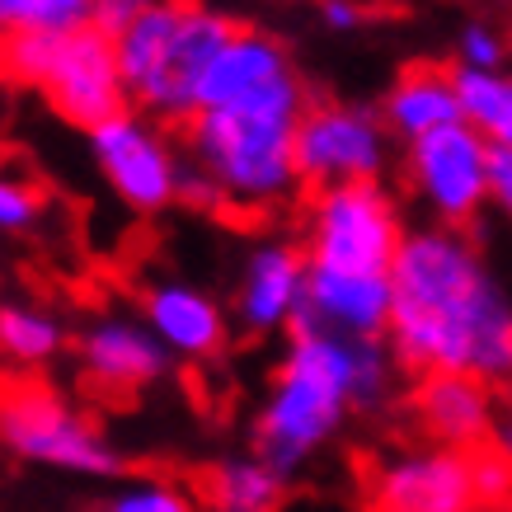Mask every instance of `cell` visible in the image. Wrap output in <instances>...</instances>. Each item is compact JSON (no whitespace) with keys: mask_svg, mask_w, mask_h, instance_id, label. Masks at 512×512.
<instances>
[{"mask_svg":"<svg viewBox=\"0 0 512 512\" xmlns=\"http://www.w3.org/2000/svg\"><path fill=\"white\" fill-rule=\"evenodd\" d=\"M386 348L414 376L512 386V292L470 231L414 226L390 264Z\"/></svg>","mask_w":512,"mask_h":512,"instance_id":"1","label":"cell"},{"mask_svg":"<svg viewBox=\"0 0 512 512\" xmlns=\"http://www.w3.org/2000/svg\"><path fill=\"white\" fill-rule=\"evenodd\" d=\"M386 339H339L325 329H292L264 404L254 414V456L278 475H301L362 409H381L395 390Z\"/></svg>","mask_w":512,"mask_h":512,"instance_id":"2","label":"cell"},{"mask_svg":"<svg viewBox=\"0 0 512 512\" xmlns=\"http://www.w3.org/2000/svg\"><path fill=\"white\" fill-rule=\"evenodd\" d=\"M311 104L306 80L296 76L278 90L231 104V109L193 113L184 123L188 165L217 188L221 207L268 212L292 198L296 179V127Z\"/></svg>","mask_w":512,"mask_h":512,"instance_id":"3","label":"cell"},{"mask_svg":"<svg viewBox=\"0 0 512 512\" xmlns=\"http://www.w3.org/2000/svg\"><path fill=\"white\" fill-rule=\"evenodd\" d=\"M235 29L240 24L231 15L202 0H156L137 24L113 38L127 104L151 113L156 123H188L198 113L202 76Z\"/></svg>","mask_w":512,"mask_h":512,"instance_id":"4","label":"cell"},{"mask_svg":"<svg viewBox=\"0 0 512 512\" xmlns=\"http://www.w3.org/2000/svg\"><path fill=\"white\" fill-rule=\"evenodd\" d=\"M0 76L43 90L76 127H99L127 109V85L109 33L76 29L57 38H0Z\"/></svg>","mask_w":512,"mask_h":512,"instance_id":"5","label":"cell"},{"mask_svg":"<svg viewBox=\"0 0 512 512\" xmlns=\"http://www.w3.org/2000/svg\"><path fill=\"white\" fill-rule=\"evenodd\" d=\"M0 447L24 466L62 470L80 480H118L123 451L99 423L43 381L0 386Z\"/></svg>","mask_w":512,"mask_h":512,"instance_id":"6","label":"cell"},{"mask_svg":"<svg viewBox=\"0 0 512 512\" xmlns=\"http://www.w3.org/2000/svg\"><path fill=\"white\" fill-rule=\"evenodd\" d=\"M404 212L386 184H348L311 193L306 207V259L311 268L334 273H381L390 278V264L400 254Z\"/></svg>","mask_w":512,"mask_h":512,"instance_id":"7","label":"cell"},{"mask_svg":"<svg viewBox=\"0 0 512 512\" xmlns=\"http://www.w3.org/2000/svg\"><path fill=\"white\" fill-rule=\"evenodd\" d=\"M90 160L113 198L141 217L174 207L188 174V156L174 146L165 123L141 109H123L109 123L90 127Z\"/></svg>","mask_w":512,"mask_h":512,"instance_id":"8","label":"cell"},{"mask_svg":"<svg viewBox=\"0 0 512 512\" xmlns=\"http://www.w3.org/2000/svg\"><path fill=\"white\" fill-rule=\"evenodd\" d=\"M390 165V132L381 113L353 99H311L296 127V179L311 193L348 184H381Z\"/></svg>","mask_w":512,"mask_h":512,"instance_id":"9","label":"cell"},{"mask_svg":"<svg viewBox=\"0 0 512 512\" xmlns=\"http://www.w3.org/2000/svg\"><path fill=\"white\" fill-rule=\"evenodd\" d=\"M489 141L456 123L404 146V188L428 212V226L470 231L489 207Z\"/></svg>","mask_w":512,"mask_h":512,"instance_id":"10","label":"cell"},{"mask_svg":"<svg viewBox=\"0 0 512 512\" xmlns=\"http://www.w3.org/2000/svg\"><path fill=\"white\" fill-rule=\"evenodd\" d=\"M372 512H480L475 451L404 447L376 461L367 480Z\"/></svg>","mask_w":512,"mask_h":512,"instance_id":"11","label":"cell"},{"mask_svg":"<svg viewBox=\"0 0 512 512\" xmlns=\"http://www.w3.org/2000/svg\"><path fill=\"white\" fill-rule=\"evenodd\" d=\"M311 259L292 240H259L240 264L231 315L245 334H292L306 311Z\"/></svg>","mask_w":512,"mask_h":512,"instance_id":"12","label":"cell"},{"mask_svg":"<svg viewBox=\"0 0 512 512\" xmlns=\"http://www.w3.org/2000/svg\"><path fill=\"white\" fill-rule=\"evenodd\" d=\"M76 362L85 381L104 395H132V390L156 386L170 372L174 357L160 348V339L141 325V315H94L76 334Z\"/></svg>","mask_w":512,"mask_h":512,"instance_id":"13","label":"cell"},{"mask_svg":"<svg viewBox=\"0 0 512 512\" xmlns=\"http://www.w3.org/2000/svg\"><path fill=\"white\" fill-rule=\"evenodd\" d=\"M141 325L179 362H212L231 343V315L188 278H151L141 287Z\"/></svg>","mask_w":512,"mask_h":512,"instance_id":"14","label":"cell"},{"mask_svg":"<svg viewBox=\"0 0 512 512\" xmlns=\"http://www.w3.org/2000/svg\"><path fill=\"white\" fill-rule=\"evenodd\" d=\"M296 329H325V334H339V339H386L390 278H381V273L311 268L306 311H301Z\"/></svg>","mask_w":512,"mask_h":512,"instance_id":"15","label":"cell"},{"mask_svg":"<svg viewBox=\"0 0 512 512\" xmlns=\"http://www.w3.org/2000/svg\"><path fill=\"white\" fill-rule=\"evenodd\" d=\"M292 52L282 38L264 29H235L231 43L217 52V62L207 66L198 90V113L207 109H231V104H245V99H259V94L278 90L287 80H296Z\"/></svg>","mask_w":512,"mask_h":512,"instance_id":"16","label":"cell"},{"mask_svg":"<svg viewBox=\"0 0 512 512\" xmlns=\"http://www.w3.org/2000/svg\"><path fill=\"white\" fill-rule=\"evenodd\" d=\"M494 400L498 390H489L475 376H419V386L409 395L414 423L433 447L451 451H480L489 442V423H494Z\"/></svg>","mask_w":512,"mask_h":512,"instance_id":"17","label":"cell"},{"mask_svg":"<svg viewBox=\"0 0 512 512\" xmlns=\"http://www.w3.org/2000/svg\"><path fill=\"white\" fill-rule=\"evenodd\" d=\"M381 123L390 137H400L404 146L419 137H433L442 127L466 123L461 118V94H456V76L451 66L414 62L390 80V90L381 94Z\"/></svg>","mask_w":512,"mask_h":512,"instance_id":"18","label":"cell"},{"mask_svg":"<svg viewBox=\"0 0 512 512\" xmlns=\"http://www.w3.org/2000/svg\"><path fill=\"white\" fill-rule=\"evenodd\" d=\"M287 498V475L268 466L264 456H226L202 484V512H278Z\"/></svg>","mask_w":512,"mask_h":512,"instance_id":"19","label":"cell"},{"mask_svg":"<svg viewBox=\"0 0 512 512\" xmlns=\"http://www.w3.org/2000/svg\"><path fill=\"white\" fill-rule=\"evenodd\" d=\"M66 353V320L38 301H0V362L19 372L52 367Z\"/></svg>","mask_w":512,"mask_h":512,"instance_id":"20","label":"cell"},{"mask_svg":"<svg viewBox=\"0 0 512 512\" xmlns=\"http://www.w3.org/2000/svg\"><path fill=\"white\" fill-rule=\"evenodd\" d=\"M456 76V94H461V118L475 127L494 151H512V71H461Z\"/></svg>","mask_w":512,"mask_h":512,"instance_id":"21","label":"cell"},{"mask_svg":"<svg viewBox=\"0 0 512 512\" xmlns=\"http://www.w3.org/2000/svg\"><path fill=\"white\" fill-rule=\"evenodd\" d=\"M94 24V0H0V38H57Z\"/></svg>","mask_w":512,"mask_h":512,"instance_id":"22","label":"cell"},{"mask_svg":"<svg viewBox=\"0 0 512 512\" xmlns=\"http://www.w3.org/2000/svg\"><path fill=\"white\" fill-rule=\"evenodd\" d=\"M94 512H202V498L170 475H132L109 484Z\"/></svg>","mask_w":512,"mask_h":512,"instance_id":"23","label":"cell"},{"mask_svg":"<svg viewBox=\"0 0 512 512\" xmlns=\"http://www.w3.org/2000/svg\"><path fill=\"white\" fill-rule=\"evenodd\" d=\"M43 188L24 174L0 170V235H29L43 221Z\"/></svg>","mask_w":512,"mask_h":512,"instance_id":"24","label":"cell"},{"mask_svg":"<svg viewBox=\"0 0 512 512\" xmlns=\"http://www.w3.org/2000/svg\"><path fill=\"white\" fill-rule=\"evenodd\" d=\"M503 57H508V38L489 19H470L456 38V66L461 71H503Z\"/></svg>","mask_w":512,"mask_h":512,"instance_id":"25","label":"cell"},{"mask_svg":"<svg viewBox=\"0 0 512 512\" xmlns=\"http://www.w3.org/2000/svg\"><path fill=\"white\" fill-rule=\"evenodd\" d=\"M475 494H480V508H498L512 498V470L489 447L475 451Z\"/></svg>","mask_w":512,"mask_h":512,"instance_id":"26","label":"cell"},{"mask_svg":"<svg viewBox=\"0 0 512 512\" xmlns=\"http://www.w3.org/2000/svg\"><path fill=\"white\" fill-rule=\"evenodd\" d=\"M156 0H94V29L118 38L127 24H137L146 10H151Z\"/></svg>","mask_w":512,"mask_h":512,"instance_id":"27","label":"cell"},{"mask_svg":"<svg viewBox=\"0 0 512 512\" xmlns=\"http://www.w3.org/2000/svg\"><path fill=\"white\" fill-rule=\"evenodd\" d=\"M489 207L512 226V151H489Z\"/></svg>","mask_w":512,"mask_h":512,"instance_id":"28","label":"cell"},{"mask_svg":"<svg viewBox=\"0 0 512 512\" xmlns=\"http://www.w3.org/2000/svg\"><path fill=\"white\" fill-rule=\"evenodd\" d=\"M484 447L494 451L498 461L512 470V386L498 390V400H494V423H489V442H484Z\"/></svg>","mask_w":512,"mask_h":512,"instance_id":"29","label":"cell"},{"mask_svg":"<svg viewBox=\"0 0 512 512\" xmlns=\"http://www.w3.org/2000/svg\"><path fill=\"white\" fill-rule=\"evenodd\" d=\"M320 19L334 33H353L367 24V5L362 0H320Z\"/></svg>","mask_w":512,"mask_h":512,"instance_id":"30","label":"cell"}]
</instances>
